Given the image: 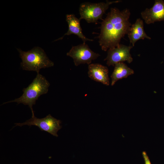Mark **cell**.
<instances>
[{
  "instance_id": "obj_1",
  "label": "cell",
  "mask_w": 164,
  "mask_h": 164,
  "mask_svg": "<svg viewBox=\"0 0 164 164\" xmlns=\"http://www.w3.org/2000/svg\"><path fill=\"white\" fill-rule=\"evenodd\" d=\"M131 15L129 9L121 11L116 8L111 9L101 23L98 36L99 43L102 50L118 46L122 38L127 34L132 25L129 21Z\"/></svg>"
},
{
  "instance_id": "obj_2",
  "label": "cell",
  "mask_w": 164,
  "mask_h": 164,
  "mask_svg": "<svg viewBox=\"0 0 164 164\" xmlns=\"http://www.w3.org/2000/svg\"><path fill=\"white\" fill-rule=\"evenodd\" d=\"M50 83L46 78L39 73L32 82L26 88L22 90L23 93L19 97L14 100L4 103L2 104L11 102H16L18 104H22L28 105L30 108L32 117L34 114L32 106L36 104V101L41 95L46 94L48 91Z\"/></svg>"
},
{
  "instance_id": "obj_3",
  "label": "cell",
  "mask_w": 164,
  "mask_h": 164,
  "mask_svg": "<svg viewBox=\"0 0 164 164\" xmlns=\"http://www.w3.org/2000/svg\"><path fill=\"white\" fill-rule=\"evenodd\" d=\"M22 60L21 68L26 70L34 71L39 73L40 70L53 67L54 63L49 59L44 50L41 47H35L27 51L17 48Z\"/></svg>"
},
{
  "instance_id": "obj_4",
  "label": "cell",
  "mask_w": 164,
  "mask_h": 164,
  "mask_svg": "<svg viewBox=\"0 0 164 164\" xmlns=\"http://www.w3.org/2000/svg\"><path fill=\"white\" fill-rule=\"evenodd\" d=\"M121 2V0L107 1L106 2L82 3L79 7V19H84L88 23L96 22L98 20L102 19L103 15L110 5Z\"/></svg>"
},
{
  "instance_id": "obj_5",
  "label": "cell",
  "mask_w": 164,
  "mask_h": 164,
  "mask_svg": "<svg viewBox=\"0 0 164 164\" xmlns=\"http://www.w3.org/2000/svg\"><path fill=\"white\" fill-rule=\"evenodd\" d=\"M61 121L57 119L50 114L42 118H37L35 116L22 123H16L15 126H22L24 125L29 126L35 125L42 131L46 132L53 135L57 137V133L62 126L60 125Z\"/></svg>"
},
{
  "instance_id": "obj_6",
  "label": "cell",
  "mask_w": 164,
  "mask_h": 164,
  "mask_svg": "<svg viewBox=\"0 0 164 164\" xmlns=\"http://www.w3.org/2000/svg\"><path fill=\"white\" fill-rule=\"evenodd\" d=\"M72 58L75 65L77 66L81 64H90L93 60L97 59L100 55L92 51L85 43L73 46L67 53Z\"/></svg>"
},
{
  "instance_id": "obj_7",
  "label": "cell",
  "mask_w": 164,
  "mask_h": 164,
  "mask_svg": "<svg viewBox=\"0 0 164 164\" xmlns=\"http://www.w3.org/2000/svg\"><path fill=\"white\" fill-rule=\"evenodd\" d=\"M133 47L120 44L116 47L110 48L108 50L107 56L104 60L107 61L108 66H114L117 63L125 61L130 63L133 58L130 51Z\"/></svg>"
},
{
  "instance_id": "obj_8",
  "label": "cell",
  "mask_w": 164,
  "mask_h": 164,
  "mask_svg": "<svg viewBox=\"0 0 164 164\" xmlns=\"http://www.w3.org/2000/svg\"><path fill=\"white\" fill-rule=\"evenodd\" d=\"M141 15L145 22L148 24L164 21V1L155 0L151 8L146 9L141 12Z\"/></svg>"
},
{
  "instance_id": "obj_9",
  "label": "cell",
  "mask_w": 164,
  "mask_h": 164,
  "mask_svg": "<svg viewBox=\"0 0 164 164\" xmlns=\"http://www.w3.org/2000/svg\"><path fill=\"white\" fill-rule=\"evenodd\" d=\"M88 75L92 80L106 85L110 84L108 69L107 67L99 63H92L88 67Z\"/></svg>"
},
{
  "instance_id": "obj_10",
  "label": "cell",
  "mask_w": 164,
  "mask_h": 164,
  "mask_svg": "<svg viewBox=\"0 0 164 164\" xmlns=\"http://www.w3.org/2000/svg\"><path fill=\"white\" fill-rule=\"evenodd\" d=\"M66 20L68 25L67 32L61 37L56 40L62 39L65 35H70L72 34L76 35L82 39L84 43L87 41H93V39L87 38L83 34L80 25L79 19L77 18L73 14H67L66 15Z\"/></svg>"
},
{
  "instance_id": "obj_11",
  "label": "cell",
  "mask_w": 164,
  "mask_h": 164,
  "mask_svg": "<svg viewBox=\"0 0 164 164\" xmlns=\"http://www.w3.org/2000/svg\"><path fill=\"white\" fill-rule=\"evenodd\" d=\"M127 34L130 42L133 46L139 39H151L145 32L143 20L140 18L137 19L135 23L132 25Z\"/></svg>"
},
{
  "instance_id": "obj_12",
  "label": "cell",
  "mask_w": 164,
  "mask_h": 164,
  "mask_svg": "<svg viewBox=\"0 0 164 164\" xmlns=\"http://www.w3.org/2000/svg\"><path fill=\"white\" fill-rule=\"evenodd\" d=\"M114 66V71L111 76V86L114 85L118 80L134 73V70L123 62L117 63Z\"/></svg>"
},
{
  "instance_id": "obj_13",
  "label": "cell",
  "mask_w": 164,
  "mask_h": 164,
  "mask_svg": "<svg viewBox=\"0 0 164 164\" xmlns=\"http://www.w3.org/2000/svg\"><path fill=\"white\" fill-rule=\"evenodd\" d=\"M142 155L144 159L145 164H151L149 158L145 151L142 152Z\"/></svg>"
}]
</instances>
